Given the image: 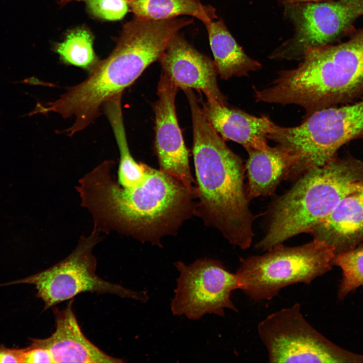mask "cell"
I'll list each match as a JSON object with an SVG mask.
<instances>
[{
    "mask_svg": "<svg viewBox=\"0 0 363 363\" xmlns=\"http://www.w3.org/2000/svg\"><path fill=\"white\" fill-rule=\"evenodd\" d=\"M113 166V161L103 162L76 188L100 231L113 230L161 247L162 238L176 234L194 215L195 195L176 178L147 165L144 179L124 188L111 173Z\"/></svg>",
    "mask_w": 363,
    "mask_h": 363,
    "instance_id": "1",
    "label": "cell"
},
{
    "mask_svg": "<svg viewBox=\"0 0 363 363\" xmlns=\"http://www.w3.org/2000/svg\"><path fill=\"white\" fill-rule=\"evenodd\" d=\"M193 123L194 215L219 230L233 246L251 247L255 219L244 185L245 165L204 117L193 91L186 93Z\"/></svg>",
    "mask_w": 363,
    "mask_h": 363,
    "instance_id": "2",
    "label": "cell"
},
{
    "mask_svg": "<svg viewBox=\"0 0 363 363\" xmlns=\"http://www.w3.org/2000/svg\"><path fill=\"white\" fill-rule=\"evenodd\" d=\"M302 59L263 89L265 102L299 105L306 116L363 95V27L346 42L307 47Z\"/></svg>",
    "mask_w": 363,
    "mask_h": 363,
    "instance_id": "3",
    "label": "cell"
},
{
    "mask_svg": "<svg viewBox=\"0 0 363 363\" xmlns=\"http://www.w3.org/2000/svg\"><path fill=\"white\" fill-rule=\"evenodd\" d=\"M269 210L264 236L256 245L267 251L300 233H311L347 196L363 184V161L335 157L307 171Z\"/></svg>",
    "mask_w": 363,
    "mask_h": 363,
    "instance_id": "4",
    "label": "cell"
},
{
    "mask_svg": "<svg viewBox=\"0 0 363 363\" xmlns=\"http://www.w3.org/2000/svg\"><path fill=\"white\" fill-rule=\"evenodd\" d=\"M335 255L332 247L316 238L295 247L276 245L241 260L235 273L239 289L253 300H270L284 287L310 284L330 271Z\"/></svg>",
    "mask_w": 363,
    "mask_h": 363,
    "instance_id": "5",
    "label": "cell"
},
{
    "mask_svg": "<svg viewBox=\"0 0 363 363\" xmlns=\"http://www.w3.org/2000/svg\"><path fill=\"white\" fill-rule=\"evenodd\" d=\"M356 139L363 140V98L317 110L295 127L278 126L270 138L276 146L297 158L293 169L296 176L327 163L343 145Z\"/></svg>",
    "mask_w": 363,
    "mask_h": 363,
    "instance_id": "6",
    "label": "cell"
},
{
    "mask_svg": "<svg viewBox=\"0 0 363 363\" xmlns=\"http://www.w3.org/2000/svg\"><path fill=\"white\" fill-rule=\"evenodd\" d=\"M100 231L94 226L91 234L80 238L75 250L65 259L51 267L28 277L2 285L32 284L37 296L44 303V309L74 298L86 292L110 293L142 302L148 299L146 291H136L106 281L96 274V260L92 253L99 241Z\"/></svg>",
    "mask_w": 363,
    "mask_h": 363,
    "instance_id": "7",
    "label": "cell"
},
{
    "mask_svg": "<svg viewBox=\"0 0 363 363\" xmlns=\"http://www.w3.org/2000/svg\"><path fill=\"white\" fill-rule=\"evenodd\" d=\"M271 362L363 363V355L330 341L305 319L295 303L268 315L257 327Z\"/></svg>",
    "mask_w": 363,
    "mask_h": 363,
    "instance_id": "8",
    "label": "cell"
},
{
    "mask_svg": "<svg viewBox=\"0 0 363 363\" xmlns=\"http://www.w3.org/2000/svg\"><path fill=\"white\" fill-rule=\"evenodd\" d=\"M174 265L179 275L170 305L173 315L196 320L207 314L223 317L225 309L237 311L231 300L232 292L239 289L237 276L221 262L204 258Z\"/></svg>",
    "mask_w": 363,
    "mask_h": 363,
    "instance_id": "9",
    "label": "cell"
},
{
    "mask_svg": "<svg viewBox=\"0 0 363 363\" xmlns=\"http://www.w3.org/2000/svg\"><path fill=\"white\" fill-rule=\"evenodd\" d=\"M294 36L275 50L271 59H302L305 50L332 42L350 31L363 15V0H338L288 4Z\"/></svg>",
    "mask_w": 363,
    "mask_h": 363,
    "instance_id": "10",
    "label": "cell"
},
{
    "mask_svg": "<svg viewBox=\"0 0 363 363\" xmlns=\"http://www.w3.org/2000/svg\"><path fill=\"white\" fill-rule=\"evenodd\" d=\"M178 88L161 73L157 86L158 98L153 104L155 113L154 149L160 170L173 176L195 194L189 151L176 117L175 98Z\"/></svg>",
    "mask_w": 363,
    "mask_h": 363,
    "instance_id": "11",
    "label": "cell"
},
{
    "mask_svg": "<svg viewBox=\"0 0 363 363\" xmlns=\"http://www.w3.org/2000/svg\"><path fill=\"white\" fill-rule=\"evenodd\" d=\"M162 73L178 88L194 89L204 94L206 99L227 105L217 81L213 60L200 52L178 33L169 41L159 60Z\"/></svg>",
    "mask_w": 363,
    "mask_h": 363,
    "instance_id": "12",
    "label": "cell"
},
{
    "mask_svg": "<svg viewBox=\"0 0 363 363\" xmlns=\"http://www.w3.org/2000/svg\"><path fill=\"white\" fill-rule=\"evenodd\" d=\"M72 298L63 310L53 308L55 330L48 338L31 339V345L45 348L53 362L120 363L104 353L83 333L73 309Z\"/></svg>",
    "mask_w": 363,
    "mask_h": 363,
    "instance_id": "13",
    "label": "cell"
},
{
    "mask_svg": "<svg viewBox=\"0 0 363 363\" xmlns=\"http://www.w3.org/2000/svg\"><path fill=\"white\" fill-rule=\"evenodd\" d=\"M200 101L204 117L224 141L236 142L245 149L269 147L268 141L278 125L269 117L256 116L213 100Z\"/></svg>",
    "mask_w": 363,
    "mask_h": 363,
    "instance_id": "14",
    "label": "cell"
},
{
    "mask_svg": "<svg viewBox=\"0 0 363 363\" xmlns=\"http://www.w3.org/2000/svg\"><path fill=\"white\" fill-rule=\"evenodd\" d=\"M311 233L332 247L335 255L359 245L363 239V203L356 193L341 200Z\"/></svg>",
    "mask_w": 363,
    "mask_h": 363,
    "instance_id": "15",
    "label": "cell"
},
{
    "mask_svg": "<svg viewBox=\"0 0 363 363\" xmlns=\"http://www.w3.org/2000/svg\"><path fill=\"white\" fill-rule=\"evenodd\" d=\"M246 150L248 154L245 165L248 179L247 193L250 200L273 194L283 180L290 177L297 164L295 157L277 146Z\"/></svg>",
    "mask_w": 363,
    "mask_h": 363,
    "instance_id": "16",
    "label": "cell"
},
{
    "mask_svg": "<svg viewBox=\"0 0 363 363\" xmlns=\"http://www.w3.org/2000/svg\"><path fill=\"white\" fill-rule=\"evenodd\" d=\"M218 75L225 80L232 77H247L261 68V64L249 57L237 43L223 21L204 23Z\"/></svg>",
    "mask_w": 363,
    "mask_h": 363,
    "instance_id": "17",
    "label": "cell"
},
{
    "mask_svg": "<svg viewBox=\"0 0 363 363\" xmlns=\"http://www.w3.org/2000/svg\"><path fill=\"white\" fill-rule=\"evenodd\" d=\"M128 2L135 16L147 19L164 20L189 15L204 24L217 18L215 9L202 4L199 0H132Z\"/></svg>",
    "mask_w": 363,
    "mask_h": 363,
    "instance_id": "18",
    "label": "cell"
},
{
    "mask_svg": "<svg viewBox=\"0 0 363 363\" xmlns=\"http://www.w3.org/2000/svg\"><path fill=\"white\" fill-rule=\"evenodd\" d=\"M93 44L92 33L80 27L69 31L63 42L55 44L54 49L65 64L90 71L98 62Z\"/></svg>",
    "mask_w": 363,
    "mask_h": 363,
    "instance_id": "19",
    "label": "cell"
},
{
    "mask_svg": "<svg viewBox=\"0 0 363 363\" xmlns=\"http://www.w3.org/2000/svg\"><path fill=\"white\" fill-rule=\"evenodd\" d=\"M332 265L339 267L342 272L337 296L339 299L342 300L363 285V244L335 255Z\"/></svg>",
    "mask_w": 363,
    "mask_h": 363,
    "instance_id": "20",
    "label": "cell"
},
{
    "mask_svg": "<svg viewBox=\"0 0 363 363\" xmlns=\"http://www.w3.org/2000/svg\"><path fill=\"white\" fill-rule=\"evenodd\" d=\"M87 8L93 16L107 21L123 19L129 11L127 0H85Z\"/></svg>",
    "mask_w": 363,
    "mask_h": 363,
    "instance_id": "21",
    "label": "cell"
},
{
    "mask_svg": "<svg viewBox=\"0 0 363 363\" xmlns=\"http://www.w3.org/2000/svg\"><path fill=\"white\" fill-rule=\"evenodd\" d=\"M23 362H53L51 355L47 349L30 345L24 348Z\"/></svg>",
    "mask_w": 363,
    "mask_h": 363,
    "instance_id": "22",
    "label": "cell"
},
{
    "mask_svg": "<svg viewBox=\"0 0 363 363\" xmlns=\"http://www.w3.org/2000/svg\"><path fill=\"white\" fill-rule=\"evenodd\" d=\"M24 349H13L0 346V363L23 362Z\"/></svg>",
    "mask_w": 363,
    "mask_h": 363,
    "instance_id": "23",
    "label": "cell"
},
{
    "mask_svg": "<svg viewBox=\"0 0 363 363\" xmlns=\"http://www.w3.org/2000/svg\"><path fill=\"white\" fill-rule=\"evenodd\" d=\"M330 0H283L287 4H295L305 2H320Z\"/></svg>",
    "mask_w": 363,
    "mask_h": 363,
    "instance_id": "24",
    "label": "cell"
},
{
    "mask_svg": "<svg viewBox=\"0 0 363 363\" xmlns=\"http://www.w3.org/2000/svg\"><path fill=\"white\" fill-rule=\"evenodd\" d=\"M356 193L363 203V184L359 186Z\"/></svg>",
    "mask_w": 363,
    "mask_h": 363,
    "instance_id": "25",
    "label": "cell"
},
{
    "mask_svg": "<svg viewBox=\"0 0 363 363\" xmlns=\"http://www.w3.org/2000/svg\"><path fill=\"white\" fill-rule=\"evenodd\" d=\"M85 0H57L58 3L60 5H65L73 1H82ZM127 1H132V0H127Z\"/></svg>",
    "mask_w": 363,
    "mask_h": 363,
    "instance_id": "26",
    "label": "cell"
}]
</instances>
